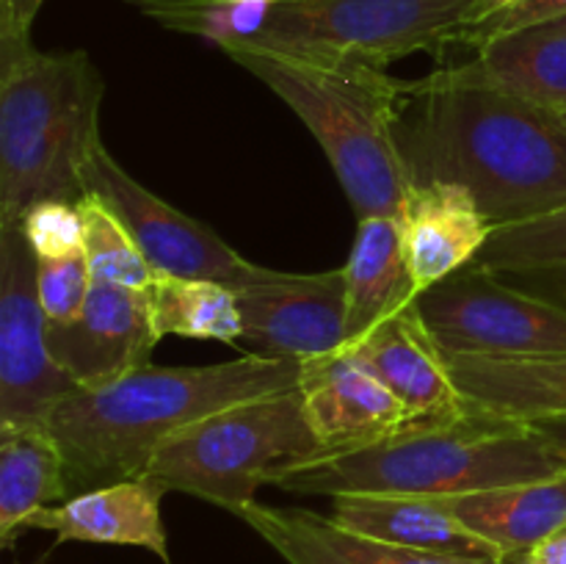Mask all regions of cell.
<instances>
[{
  "instance_id": "1",
  "label": "cell",
  "mask_w": 566,
  "mask_h": 564,
  "mask_svg": "<svg viewBox=\"0 0 566 564\" xmlns=\"http://www.w3.org/2000/svg\"><path fill=\"white\" fill-rule=\"evenodd\" d=\"M398 136L415 182L462 186L492 227L566 208V127L556 111L501 92L468 64L407 81Z\"/></svg>"
},
{
  "instance_id": "2",
  "label": "cell",
  "mask_w": 566,
  "mask_h": 564,
  "mask_svg": "<svg viewBox=\"0 0 566 564\" xmlns=\"http://www.w3.org/2000/svg\"><path fill=\"white\" fill-rule=\"evenodd\" d=\"M302 359L243 354L202 368L144 365L64 398L44 426L66 459L72 495L147 473L158 448L219 409L298 387Z\"/></svg>"
},
{
  "instance_id": "3",
  "label": "cell",
  "mask_w": 566,
  "mask_h": 564,
  "mask_svg": "<svg viewBox=\"0 0 566 564\" xmlns=\"http://www.w3.org/2000/svg\"><path fill=\"white\" fill-rule=\"evenodd\" d=\"M221 50L310 127L357 219H401L415 188L398 136L407 81L352 61L302 59L247 44Z\"/></svg>"
},
{
  "instance_id": "4",
  "label": "cell",
  "mask_w": 566,
  "mask_h": 564,
  "mask_svg": "<svg viewBox=\"0 0 566 564\" xmlns=\"http://www.w3.org/2000/svg\"><path fill=\"white\" fill-rule=\"evenodd\" d=\"M564 473L528 420L475 409L429 429H403L376 446L282 470L271 487L296 495L457 498Z\"/></svg>"
},
{
  "instance_id": "5",
  "label": "cell",
  "mask_w": 566,
  "mask_h": 564,
  "mask_svg": "<svg viewBox=\"0 0 566 564\" xmlns=\"http://www.w3.org/2000/svg\"><path fill=\"white\" fill-rule=\"evenodd\" d=\"M105 83L86 50L0 44V224L42 199H83Z\"/></svg>"
},
{
  "instance_id": "6",
  "label": "cell",
  "mask_w": 566,
  "mask_h": 564,
  "mask_svg": "<svg viewBox=\"0 0 566 564\" xmlns=\"http://www.w3.org/2000/svg\"><path fill=\"white\" fill-rule=\"evenodd\" d=\"M326 457L298 387L219 409L171 435L149 462V479L241 514L282 470Z\"/></svg>"
},
{
  "instance_id": "7",
  "label": "cell",
  "mask_w": 566,
  "mask_h": 564,
  "mask_svg": "<svg viewBox=\"0 0 566 564\" xmlns=\"http://www.w3.org/2000/svg\"><path fill=\"white\" fill-rule=\"evenodd\" d=\"M479 0H276L247 48L385 70L412 53L459 44Z\"/></svg>"
},
{
  "instance_id": "8",
  "label": "cell",
  "mask_w": 566,
  "mask_h": 564,
  "mask_svg": "<svg viewBox=\"0 0 566 564\" xmlns=\"http://www.w3.org/2000/svg\"><path fill=\"white\" fill-rule=\"evenodd\" d=\"M418 304L448 354H566V307L475 263L420 293Z\"/></svg>"
},
{
  "instance_id": "9",
  "label": "cell",
  "mask_w": 566,
  "mask_h": 564,
  "mask_svg": "<svg viewBox=\"0 0 566 564\" xmlns=\"http://www.w3.org/2000/svg\"><path fill=\"white\" fill-rule=\"evenodd\" d=\"M83 188L114 210L155 276H193L241 291L263 271V265L238 254L205 221L182 213L127 175L99 136L83 160Z\"/></svg>"
},
{
  "instance_id": "10",
  "label": "cell",
  "mask_w": 566,
  "mask_h": 564,
  "mask_svg": "<svg viewBox=\"0 0 566 564\" xmlns=\"http://www.w3.org/2000/svg\"><path fill=\"white\" fill-rule=\"evenodd\" d=\"M77 390L81 385L50 352L36 252L20 221L0 224V437L44 426L48 415Z\"/></svg>"
},
{
  "instance_id": "11",
  "label": "cell",
  "mask_w": 566,
  "mask_h": 564,
  "mask_svg": "<svg viewBox=\"0 0 566 564\" xmlns=\"http://www.w3.org/2000/svg\"><path fill=\"white\" fill-rule=\"evenodd\" d=\"M235 296L243 318L235 346L241 352L310 359L348 346L343 269L318 274L263 269Z\"/></svg>"
},
{
  "instance_id": "12",
  "label": "cell",
  "mask_w": 566,
  "mask_h": 564,
  "mask_svg": "<svg viewBox=\"0 0 566 564\" xmlns=\"http://www.w3.org/2000/svg\"><path fill=\"white\" fill-rule=\"evenodd\" d=\"M348 348L401 401L407 429L457 424L479 409L453 382L448 352L426 324L418 299L365 332Z\"/></svg>"
},
{
  "instance_id": "13",
  "label": "cell",
  "mask_w": 566,
  "mask_h": 564,
  "mask_svg": "<svg viewBox=\"0 0 566 564\" xmlns=\"http://www.w3.org/2000/svg\"><path fill=\"white\" fill-rule=\"evenodd\" d=\"M147 288L94 282L81 313L64 324L48 321V343L55 363L94 390L149 365L158 343Z\"/></svg>"
},
{
  "instance_id": "14",
  "label": "cell",
  "mask_w": 566,
  "mask_h": 564,
  "mask_svg": "<svg viewBox=\"0 0 566 564\" xmlns=\"http://www.w3.org/2000/svg\"><path fill=\"white\" fill-rule=\"evenodd\" d=\"M298 390L326 457L376 446L407 429L401 401L348 346L302 359Z\"/></svg>"
},
{
  "instance_id": "15",
  "label": "cell",
  "mask_w": 566,
  "mask_h": 564,
  "mask_svg": "<svg viewBox=\"0 0 566 564\" xmlns=\"http://www.w3.org/2000/svg\"><path fill=\"white\" fill-rule=\"evenodd\" d=\"M166 490L149 476L116 481L77 492L66 501L44 506L25 520V529L53 531L59 542L130 545L155 553L171 564L160 501Z\"/></svg>"
},
{
  "instance_id": "16",
  "label": "cell",
  "mask_w": 566,
  "mask_h": 564,
  "mask_svg": "<svg viewBox=\"0 0 566 564\" xmlns=\"http://www.w3.org/2000/svg\"><path fill=\"white\" fill-rule=\"evenodd\" d=\"M238 518L263 536L265 545L274 547L287 564H509L506 558L448 556L390 545L343 529L332 514L326 518L298 506H269L254 501L243 506Z\"/></svg>"
},
{
  "instance_id": "17",
  "label": "cell",
  "mask_w": 566,
  "mask_h": 564,
  "mask_svg": "<svg viewBox=\"0 0 566 564\" xmlns=\"http://www.w3.org/2000/svg\"><path fill=\"white\" fill-rule=\"evenodd\" d=\"M407 260L418 291L475 263L495 227L475 199L453 182H415L401 213Z\"/></svg>"
},
{
  "instance_id": "18",
  "label": "cell",
  "mask_w": 566,
  "mask_h": 564,
  "mask_svg": "<svg viewBox=\"0 0 566 564\" xmlns=\"http://www.w3.org/2000/svg\"><path fill=\"white\" fill-rule=\"evenodd\" d=\"M332 520L370 540L448 556L503 558L492 542L470 531L448 509L446 498L420 495H337Z\"/></svg>"
},
{
  "instance_id": "19",
  "label": "cell",
  "mask_w": 566,
  "mask_h": 564,
  "mask_svg": "<svg viewBox=\"0 0 566 564\" xmlns=\"http://www.w3.org/2000/svg\"><path fill=\"white\" fill-rule=\"evenodd\" d=\"M343 280L348 346L420 296L409 271L401 219L368 216L357 221V238L343 265Z\"/></svg>"
},
{
  "instance_id": "20",
  "label": "cell",
  "mask_w": 566,
  "mask_h": 564,
  "mask_svg": "<svg viewBox=\"0 0 566 564\" xmlns=\"http://www.w3.org/2000/svg\"><path fill=\"white\" fill-rule=\"evenodd\" d=\"M446 503L503 558H520L566 529V473L468 492Z\"/></svg>"
},
{
  "instance_id": "21",
  "label": "cell",
  "mask_w": 566,
  "mask_h": 564,
  "mask_svg": "<svg viewBox=\"0 0 566 564\" xmlns=\"http://www.w3.org/2000/svg\"><path fill=\"white\" fill-rule=\"evenodd\" d=\"M459 390L486 412L531 420L566 415V354H448Z\"/></svg>"
},
{
  "instance_id": "22",
  "label": "cell",
  "mask_w": 566,
  "mask_h": 564,
  "mask_svg": "<svg viewBox=\"0 0 566 564\" xmlns=\"http://www.w3.org/2000/svg\"><path fill=\"white\" fill-rule=\"evenodd\" d=\"M464 64L501 92L566 111V14L490 39Z\"/></svg>"
},
{
  "instance_id": "23",
  "label": "cell",
  "mask_w": 566,
  "mask_h": 564,
  "mask_svg": "<svg viewBox=\"0 0 566 564\" xmlns=\"http://www.w3.org/2000/svg\"><path fill=\"white\" fill-rule=\"evenodd\" d=\"M72 498L66 459L48 426L0 437V545L9 547L33 512Z\"/></svg>"
},
{
  "instance_id": "24",
  "label": "cell",
  "mask_w": 566,
  "mask_h": 564,
  "mask_svg": "<svg viewBox=\"0 0 566 564\" xmlns=\"http://www.w3.org/2000/svg\"><path fill=\"white\" fill-rule=\"evenodd\" d=\"M158 337L180 335L238 346L243 335L241 307L232 288L193 276H155L147 288Z\"/></svg>"
},
{
  "instance_id": "25",
  "label": "cell",
  "mask_w": 566,
  "mask_h": 564,
  "mask_svg": "<svg viewBox=\"0 0 566 564\" xmlns=\"http://www.w3.org/2000/svg\"><path fill=\"white\" fill-rule=\"evenodd\" d=\"M166 31L227 44L247 42L263 31L276 0H130Z\"/></svg>"
},
{
  "instance_id": "26",
  "label": "cell",
  "mask_w": 566,
  "mask_h": 564,
  "mask_svg": "<svg viewBox=\"0 0 566 564\" xmlns=\"http://www.w3.org/2000/svg\"><path fill=\"white\" fill-rule=\"evenodd\" d=\"M83 213V252L92 265L94 282H116L127 288H149L155 271L114 210L94 194L77 199Z\"/></svg>"
},
{
  "instance_id": "27",
  "label": "cell",
  "mask_w": 566,
  "mask_h": 564,
  "mask_svg": "<svg viewBox=\"0 0 566 564\" xmlns=\"http://www.w3.org/2000/svg\"><path fill=\"white\" fill-rule=\"evenodd\" d=\"M551 263H566V208L542 219L495 227L475 258V265L490 271Z\"/></svg>"
},
{
  "instance_id": "28",
  "label": "cell",
  "mask_w": 566,
  "mask_h": 564,
  "mask_svg": "<svg viewBox=\"0 0 566 564\" xmlns=\"http://www.w3.org/2000/svg\"><path fill=\"white\" fill-rule=\"evenodd\" d=\"M94 276L86 252L66 254V258L39 260L36 258V288L39 302L50 324L72 321L86 304L92 293Z\"/></svg>"
},
{
  "instance_id": "29",
  "label": "cell",
  "mask_w": 566,
  "mask_h": 564,
  "mask_svg": "<svg viewBox=\"0 0 566 564\" xmlns=\"http://www.w3.org/2000/svg\"><path fill=\"white\" fill-rule=\"evenodd\" d=\"M20 224L39 260L66 258L83 249L81 205L70 199H42L31 205Z\"/></svg>"
},
{
  "instance_id": "30",
  "label": "cell",
  "mask_w": 566,
  "mask_h": 564,
  "mask_svg": "<svg viewBox=\"0 0 566 564\" xmlns=\"http://www.w3.org/2000/svg\"><path fill=\"white\" fill-rule=\"evenodd\" d=\"M562 14H566V0H514L506 9L481 17L473 25L464 28L459 44H468V48L475 50L484 42H490V39L503 36V33L520 31L525 25L553 20V17Z\"/></svg>"
},
{
  "instance_id": "31",
  "label": "cell",
  "mask_w": 566,
  "mask_h": 564,
  "mask_svg": "<svg viewBox=\"0 0 566 564\" xmlns=\"http://www.w3.org/2000/svg\"><path fill=\"white\" fill-rule=\"evenodd\" d=\"M501 280L512 282L514 288L534 293V296L547 299L553 304L566 307V263L551 265H520V269L495 271Z\"/></svg>"
},
{
  "instance_id": "32",
  "label": "cell",
  "mask_w": 566,
  "mask_h": 564,
  "mask_svg": "<svg viewBox=\"0 0 566 564\" xmlns=\"http://www.w3.org/2000/svg\"><path fill=\"white\" fill-rule=\"evenodd\" d=\"M42 6L44 0H0V44L28 42Z\"/></svg>"
},
{
  "instance_id": "33",
  "label": "cell",
  "mask_w": 566,
  "mask_h": 564,
  "mask_svg": "<svg viewBox=\"0 0 566 564\" xmlns=\"http://www.w3.org/2000/svg\"><path fill=\"white\" fill-rule=\"evenodd\" d=\"M531 429L542 437L547 451L553 453L566 473V415H547V418H531Z\"/></svg>"
},
{
  "instance_id": "34",
  "label": "cell",
  "mask_w": 566,
  "mask_h": 564,
  "mask_svg": "<svg viewBox=\"0 0 566 564\" xmlns=\"http://www.w3.org/2000/svg\"><path fill=\"white\" fill-rule=\"evenodd\" d=\"M514 0H479V17H475V20H481V17H486V14H495V11H501V9H506V6H512ZM470 25H473V22H470Z\"/></svg>"
},
{
  "instance_id": "35",
  "label": "cell",
  "mask_w": 566,
  "mask_h": 564,
  "mask_svg": "<svg viewBox=\"0 0 566 564\" xmlns=\"http://www.w3.org/2000/svg\"><path fill=\"white\" fill-rule=\"evenodd\" d=\"M556 116H558V122L566 127V111H556Z\"/></svg>"
}]
</instances>
